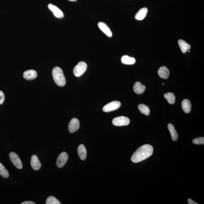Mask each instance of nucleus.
I'll use <instances>...</instances> for the list:
<instances>
[{
    "mask_svg": "<svg viewBox=\"0 0 204 204\" xmlns=\"http://www.w3.org/2000/svg\"><path fill=\"white\" fill-rule=\"evenodd\" d=\"M35 203L32 201H25L23 202V203H21V204H36Z\"/></svg>",
    "mask_w": 204,
    "mask_h": 204,
    "instance_id": "28",
    "label": "nucleus"
},
{
    "mask_svg": "<svg viewBox=\"0 0 204 204\" xmlns=\"http://www.w3.org/2000/svg\"><path fill=\"white\" fill-rule=\"evenodd\" d=\"M193 143L196 145H204V138L200 137L193 140Z\"/></svg>",
    "mask_w": 204,
    "mask_h": 204,
    "instance_id": "25",
    "label": "nucleus"
},
{
    "mask_svg": "<svg viewBox=\"0 0 204 204\" xmlns=\"http://www.w3.org/2000/svg\"><path fill=\"white\" fill-rule=\"evenodd\" d=\"M30 164L32 168L34 170L37 171L41 168V162L38 159L37 156L36 155L32 156Z\"/></svg>",
    "mask_w": 204,
    "mask_h": 204,
    "instance_id": "11",
    "label": "nucleus"
},
{
    "mask_svg": "<svg viewBox=\"0 0 204 204\" xmlns=\"http://www.w3.org/2000/svg\"><path fill=\"white\" fill-rule=\"evenodd\" d=\"M9 157H10L11 161L16 168L19 169L23 168L22 162L20 159L19 156L16 153L14 152H10L9 154Z\"/></svg>",
    "mask_w": 204,
    "mask_h": 204,
    "instance_id": "4",
    "label": "nucleus"
},
{
    "mask_svg": "<svg viewBox=\"0 0 204 204\" xmlns=\"http://www.w3.org/2000/svg\"><path fill=\"white\" fill-rule=\"evenodd\" d=\"M37 73L35 70H30L25 71L23 73V77L27 80H32L35 79L37 77Z\"/></svg>",
    "mask_w": 204,
    "mask_h": 204,
    "instance_id": "12",
    "label": "nucleus"
},
{
    "mask_svg": "<svg viewBox=\"0 0 204 204\" xmlns=\"http://www.w3.org/2000/svg\"><path fill=\"white\" fill-rule=\"evenodd\" d=\"M80 126L79 120L76 118H74L71 120L68 125L69 132L71 133H74L78 130Z\"/></svg>",
    "mask_w": 204,
    "mask_h": 204,
    "instance_id": "8",
    "label": "nucleus"
},
{
    "mask_svg": "<svg viewBox=\"0 0 204 204\" xmlns=\"http://www.w3.org/2000/svg\"><path fill=\"white\" fill-rule=\"evenodd\" d=\"M158 74L160 78L167 79L169 77L170 72L167 67L163 66L160 67L158 71Z\"/></svg>",
    "mask_w": 204,
    "mask_h": 204,
    "instance_id": "13",
    "label": "nucleus"
},
{
    "mask_svg": "<svg viewBox=\"0 0 204 204\" xmlns=\"http://www.w3.org/2000/svg\"><path fill=\"white\" fill-rule=\"evenodd\" d=\"M98 26L102 32L109 37H112V33L109 27L106 24L103 22H99L98 23Z\"/></svg>",
    "mask_w": 204,
    "mask_h": 204,
    "instance_id": "10",
    "label": "nucleus"
},
{
    "mask_svg": "<svg viewBox=\"0 0 204 204\" xmlns=\"http://www.w3.org/2000/svg\"><path fill=\"white\" fill-rule=\"evenodd\" d=\"M0 175L5 178H8L9 176L8 171L1 163H0Z\"/></svg>",
    "mask_w": 204,
    "mask_h": 204,
    "instance_id": "23",
    "label": "nucleus"
},
{
    "mask_svg": "<svg viewBox=\"0 0 204 204\" xmlns=\"http://www.w3.org/2000/svg\"><path fill=\"white\" fill-rule=\"evenodd\" d=\"M129 118L124 116H120L116 117L113 120V124L117 126H124L130 123Z\"/></svg>",
    "mask_w": 204,
    "mask_h": 204,
    "instance_id": "5",
    "label": "nucleus"
},
{
    "mask_svg": "<svg viewBox=\"0 0 204 204\" xmlns=\"http://www.w3.org/2000/svg\"><path fill=\"white\" fill-rule=\"evenodd\" d=\"M163 85H164V84H163Z\"/></svg>",
    "mask_w": 204,
    "mask_h": 204,
    "instance_id": "30",
    "label": "nucleus"
},
{
    "mask_svg": "<svg viewBox=\"0 0 204 204\" xmlns=\"http://www.w3.org/2000/svg\"><path fill=\"white\" fill-rule=\"evenodd\" d=\"M153 148L149 145H142L133 154L131 159L134 163H138L143 161L152 155Z\"/></svg>",
    "mask_w": 204,
    "mask_h": 204,
    "instance_id": "1",
    "label": "nucleus"
},
{
    "mask_svg": "<svg viewBox=\"0 0 204 204\" xmlns=\"http://www.w3.org/2000/svg\"><path fill=\"white\" fill-rule=\"evenodd\" d=\"M147 12H148V9L145 7L140 9L136 14L135 19L138 20H143L146 16Z\"/></svg>",
    "mask_w": 204,
    "mask_h": 204,
    "instance_id": "17",
    "label": "nucleus"
},
{
    "mask_svg": "<svg viewBox=\"0 0 204 204\" xmlns=\"http://www.w3.org/2000/svg\"><path fill=\"white\" fill-rule=\"evenodd\" d=\"M52 76L56 84L60 87L64 86L66 80L61 68L58 67H54L52 70Z\"/></svg>",
    "mask_w": 204,
    "mask_h": 204,
    "instance_id": "2",
    "label": "nucleus"
},
{
    "mask_svg": "<svg viewBox=\"0 0 204 204\" xmlns=\"http://www.w3.org/2000/svg\"><path fill=\"white\" fill-rule=\"evenodd\" d=\"M68 1H72V2H74V1H76V0H68Z\"/></svg>",
    "mask_w": 204,
    "mask_h": 204,
    "instance_id": "29",
    "label": "nucleus"
},
{
    "mask_svg": "<svg viewBox=\"0 0 204 204\" xmlns=\"http://www.w3.org/2000/svg\"><path fill=\"white\" fill-rule=\"evenodd\" d=\"M188 203L189 204H198V203H196V202L194 201L192 199H190V198H189L188 200Z\"/></svg>",
    "mask_w": 204,
    "mask_h": 204,
    "instance_id": "27",
    "label": "nucleus"
},
{
    "mask_svg": "<svg viewBox=\"0 0 204 204\" xmlns=\"http://www.w3.org/2000/svg\"><path fill=\"white\" fill-rule=\"evenodd\" d=\"M46 204H60V202L53 196H49L46 201Z\"/></svg>",
    "mask_w": 204,
    "mask_h": 204,
    "instance_id": "24",
    "label": "nucleus"
},
{
    "mask_svg": "<svg viewBox=\"0 0 204 204\" xmlns=\"http://www.w3.org/2000/svg\"><path fill=\"white\" fill-rule=\"evenodd\" d=\"M181 106L184 112L186 113H189L191 110V104L189 100L185 99L182 102Z\"/></svg>",
    "mask_w": 204,
    "mask_h": 204,
    "instance_id": "18",
    "label": "nucleus"
},
{
    "mask_svg": "<svg viewBox=\"0 0 204 204\" xmlns=\"http://www.w3.org/2000/svg\"><path fill=\"white\" fill-rule=\"evenodd\" d=\"M121 104L119 101H115L110 102L103 107L104 112H109L115 110L121 106Z\"/></svg>",
    "mask_w": 204,
    "mask_h": 204,
    "instance_id": "6",
    "label": "nucleus"
},
{
    "mask_svg": "<svg viewBox=\"0 0 204 204\" xmlns=\"http://www.w3.org/2000/svg\"><path fill=\"white\" fill-rule=\"evenodd\" d=\"M68 160V156L65 152L61 153L58 156L56 161V165L59 168L63 167L66 163Z\"/></svg>",
    "mask_w": 204,
    "mask_h": 204,
    "instance_id": "7",
    "label": "nucleus"
},
{
    "mask_svg": "<svg viewBox=\"0 0 204 204\" xmlns=\"http://www.w3.org/2000/svg\"><path fill=\"white\" fill-rule=\"evenodd\" d=\"M168 128L170 132L172 139L174 141H176L178 140V134L175 128L172 124L169 123L168 125Z\"/></svg>",
    "mask_w": 204,
    "mask_h": 204,
    "instance_id": "19",
    "label": "nucleus"
},
{
    "mask_svg": "<svg viewBox=\"0 0 204 204\" xmlns=\"http://www.w3.org/2000/svg\"><path fill=\"white\" fill-rule=\"evenodd\" d=\"M178 43L181 52L183 54L185 53L191 48V45L183 40H178Z\"/></svg>",
    "mask_w": 204,
    "mask_h": 204,
    "instance_id": "16",
    "label": "nucleus"
},
{
    "mask_svg": "<svg viewBox=\"0 0 204 204\" xmlns=\"http://www.w3.org/2000/svg\"><path fill=\"white\" fill-rule=\"evenodd\" d=\"M133 90L136 94H141L145 92V85H142L139 82H136L134 85Z\"/></svg>",
    "mask_w": 204,
    "mask_h": 204,
    "instance_id": "14",
    "label": "nucleus"
},
{
    "mask_svg": "<svg viewBox=\"0 0 204 204\" xmlns=\"http://www.w3.org/2000/svg\"><path fill=\"white\" fill-rule=\"evenodd\" d=\"M121 63L126 65H132L134 64L136 62L134 58H131L127 55L124 56L121 58Z\"/></svg>",
    "mask_w": 204,
    "mask_h": 204,
    "instance_id": "20",
    "label": "nucleus"
},
{
    "mask_svg": "<svg viewBox=\"0 0 204 204\" xmlns=\"http://www.w3.org/2000/svg\"><path fill=\"white\" fill-rule=\"evenodd\" d=\"M138 108L140 112L145 115H149L150 114V109L146 105L144 104L139 105H138Z\"/></svg>",
    "mask_w": 204,
    "mask_h": 204,
    "instance_id": "22",
    "label": "nucleus"
},
{
    "mask_svg": "<svg viewBox=\"0 0 204 204\" xmlns=\"http://www.w3.org/2000/svg\"><path fill=\"white\" fill-rule=\"evenodd\" d=\"M78 154L81 160H84L87 156V150L84 145H80L78 148Z\"/></svg>",
    "mask_w": 204,
    "mask_h": 204,
    "instance_id": "15",
    "label": "nucleus"
},
{
    "mask_svg": "<svg viewBox=\"0 0 204 204\" xmlns=\"http://www.w3.org/2000/svg\"><path fill=\"white\" fill-rule=\"evenodd\" d=\"M87 68V65L86 63L83 61L79 62L74 69V75L76 77H80L84 73Z\"/></svg>",
    "mask_w": 204,
    "mask_h": 204,
    "instance_id": "3",
    "label": "nucleus"
},
{
    "mask_svg": "<svg viewBox=\"0 0 204 204\" xmlns=\"http://www.w3.org/2000/svg\"><path fill=\"white\" fill-rule=\"evenodd\" d=\"M5 100V95L3 91L0 90V105L3 104Z\"/></svg>",
    "mask_w": 204,
    "mask_h": 204,
    "instance_id": "26",
    "label": "nucleus"
},
{
    "mask_svg": "<svg viewBox=\"0 0 204 204\" xmlns=\"http://www.w3.org/2000/svg\"><path fill=\"white\" fill-rule=\"evenodd\" d=\"M49 9L53 12L54 15L56 18H62L64 17V14L62 11L52 3H49L48 5Z\"/></svg>",
    "mask_w": 204,
    "mask_h": 204,
    "instance_id": "9",
    "label": "nucleus"
},
{
    "mask_svg": "<svg viewBox=\"0 0 204 204\" xmlns=\"http://www.w3.org/2000/svg\"><path fill=\"white\" fill-rule=\"evenodd\" d=\"M164 97L170 104H174L176 101V96L172 93L169 92L164 94Z\"/></svg>",
    "mask_w": 204,
    "mask_h": 204,
    "instance_id": "21",
    "label": "nucleus"
}]
</instances>
